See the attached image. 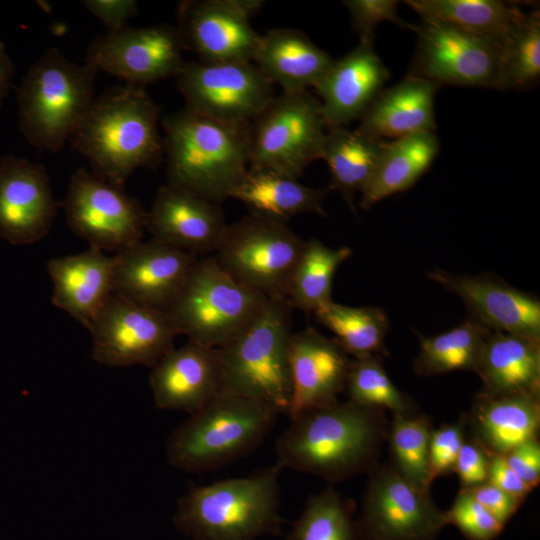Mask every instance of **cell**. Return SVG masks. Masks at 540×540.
I'll list each match as a JSON object with an SVG mask.
<instances>
[{"instance_id": "obj_33", "label": "cell", "mask_w": 540, "mask_h": 540, "mask_svg": "<svg viewBox=\"0 0 540 540\" xmlns=\"http://www.w3.org/2000/svg\"><path fill=\"white\" fill-rule=\"evenodd\" d=\"M405 3L420 15L502 42L526 14L515 4L497 0H408Z\"/></svg>"}, {"instance_id": "obj_35", "label": "cell", "mask_w": 540, "mask_h": 540, "mask_svg": "<svg viewBox=\"0 0 540 540\" xmlns=\"http://www.w3.org/2000/svg\"><path fill=\"white\" fill-rule=\"evenodd\" d=\"M351 255L348 246L334 249L316 238L306 241L290 284V307L314 313L332 302L334 274Z\"/></svg>"}, {"instance_id": "obj_21", "label": "cell", "mask_w": 540, "mask_h": 540, "mask_svg": "<svg viewBox=\"0 0 540 540\" xmlns=\"http://www.w3.org/2000/svg\"><path fill=\"white\" fill-rule=\"evenodd\" d=\"M427 276L460 297L469 316L491 331L540 339V301L535 296L490 275L434 269Z\"/></svg>"}, {"instance_id": "obj_1", "label": "cell", "mask_w": 540, "mask_h": 540, "mask_svg": "<svg viewBox=\"0 0 540 540\" xmlns=\"http://www.w3.org/2000/svg\"><path fill=\"white\" fill-rule=\"evenodd\" d=\"M385 411L347 399L299 414L276 440L277 461L330 485L369 473L387 440Z\"/></svg>"}, {"instance_id": "obj_38", "label": "cell", "mask_w": 540, "mask_h": 540, "mask_svg": "<svg viewBox=\"0 0 540 540\" xmlns=\"http://www.w3.org/2000/svg\"><path fill=\"white\" fill-rule=\"evenodd\" d=\"M540 78V13L533 10L504 39L500 60L498 90H527Z\"/></svg>"}, {"instance_id": "obj_36", "label": "cell", "mask_w": 540, "mask_h": 540, "mask_svg": "<svg viewBox=\"0 0 540 540\" xmlns=\"http://www.w3.org/2000/svg\"><path fill=\"white\" fill-rule=\"evenodd\" d=\"M317 322L335 334L352 358L387 355L385 339L390 323L379 307H351L334 301L314 312Z\"/></svg>"}, {"instance_id": "obj_40", "label": "cell", "mask_w": 540, "mask_h": 540, "mask_svg": "<svg viewBox=\"0 0 540 540\" xmlns=\"http://www.w3.org/2000/svg\"><path fill=\"white\" fill-rule=\"evenodd\" d=\"M345 391L348 400L362 406L389 410L393 415L416 414L414 402L394 385L379 355L352 358Z\"/></svg>"}, {"instance_id": "obj_14", "label": "cell", "mask_w": 540, "mask_h": 540, "mask_svg": "<svg viewBox=\"0 0 540 540\" xmlns=\"http://www.w3.org/2000/svg\"><path fill=\"white\" fill-rule=\"evenodd\" d=\"M175 78L185 108L219 120L251 123L274 98L253 62H185Z\"/></svg>"}, {"instance_id": "obj_4", "label": "cell", "mask_w": 540, "mask_h": 540, "mask_svg": "<svg viewBox=\"0 0 540 540\" xmlns=\"http://www.w3.org/2000/svg\"><path fill=\"white\" fill-rule=\"evenodd\" d=\"M276 463L245 477L188 489L177 501L178 530L194 540H256L282 533L280 475Z\"/></svg>"}, {"instance_id": "obj_43", "label": "cell", "mask_w": 540, "mask_h": 540, "mask_svg": "<svg viewBox=\"0 0 540 540\" xmlns=\"http://www.w3.org/2000/svg\"><path fill=\"white\" fill-rule=\"evenodd\" d=\"M398 1L394 0H346L343 5L348 9L354 29L359 34V42L374 44L375 29L379 23L390 21L400 28L410 29L397 14Z\"/></svg>"}, {"instance_id": "obj_46", "label": "cell", "mask_w": 540, "mask_h": 540, "mask_svg": "<svg viewBox=\"0 0 540 540\" xmlns=\"http://www.w3.org/2000/svg\"><path fill=\"white\" fill-rule=\"evenodd\" d=\"M508 465L531 489L540 481V444L538 438L526 441L504 456Z\"/></svg>"}, {"instance_id": "obj_49", "label": "cell", "mask_w": 540, "mask_h": 540, "mask_svg": "<svg viewBox=\"0 0 540 540\" xmlns=\"http://www.w3.org/2000/svg\"><path fill=\"white\" fill-rule=\"evenodd\" d=\"M13 74V63L7 53L5 44L0 39V108L9 92Z\"/></svg>"}, {"instance_id": "obj_6", "label": "cell", "mask_w": 540, "mask_h": 540, "mask_svg": "<svg viewBox=\"0 0 540 540\" xmlns=\"http://www.w3.org/2000/svg\"><path fill=\"white\" fill-rule=\"evenodd\" d=\"M96 74L56 48L33 63L17 92L19 129L30 145L58 152L71 140L94 100Z\"/></svg>"}, {"instance_id": "obj_20", "label": "cell", "mask_w": 540, "mask_h": 540, "mask_svg": "<svg viewBox=\"0 0 540 540\" xmlns=\"http://www.w3.org/2000/svg\"><path fill=\"white\" fill-rule=\"evenodd\" d=\"M292 398L288 417L339 401L352 358L336 338L313 327L292 333L288 344Z\"/></svg>"}, {"instance_id": "obj_10", "label": "cell", "mask_w": 540, "mask_h": 540, "mask_svg": "<svg viewBox=\"0 0 540 540\" xmlns=\"http://www.w3.org/2000/svg\"><path fill=\"white\" fill-rule=\"evenodd\" d=\"M326 131L318 98L308 90L282 91L250 123L249 167L297 179L321 159Z\"/></svg>"}, {"instance_id": "obj_42", "label": "cell", "mask_w": 540, "mask_h": 540, "mask_svg": "<svg viewBox=\"0 0 540 540\" xmlns=\"http://www.w3.org/2000/svg\"><path fill=\"white\" fill-rule=\"evenodd\" d=\"M467 415L457 422L433 429L429 443V473L431 483L440 476L454 472L456 460L464 443Z\"/></svg>"}, {"instance_id": "obj_30", "label": "cell", "mask_w": 540, "mask_h": 540, "mask_svg": "<svg viewBox=\"0 0 540 540\" xmlns=\"http://www.w3.org/2000/svg\"><path fill=\"white\" fill-rule=\"evenodd\" d=\"M439 148L434 132L386 141L376 167L361 191L360 207L367 210L379 201L413 187L430 168Z\"/></svg>"}, {"instance_id": "obj_13", "label": "cell", "mask_w": 540, "mask_h": 540, "mask_svg": "<svg viewBox=\"0 0 540 540\" xmlns=\"http://www.w3.org/2000/svg\"><path fill=\"white\" fill-rule=\"evenodd\" d=\"M420 16L417 25H410L418 36L410 75L440 85L497 88L502 41Z\"/></svg>"}, {"instance_id": "obj_37", "label": "cell", "mask_w": 540, "mask_h": 540, "mask_svg": "<svg viewBox=\"0 0 540 540\" xmlns=\"http://www.w3.org/2000/svg\"><path fill=\"white\" fill-rule=\"evenodd\" d=\"M354 502L330 485L308 498L285 540H359Z\"/></svg>"}, {"instance_id": "obj_19", "label": "cell", "mask_w": 540, "mask_h": 540, "mask_svg": "<svg viewBox=\"0 0 540 540\" xmlns=\"http://www.w3.org/2000/svg\"><path fill=\"white\" fill-rule=\"evenodd\" d=\"M57 213L45 167L24 158H0V236L14 244L38 242Z\"/></svg>"}, {"instance_id": "obj_18", "label": "cell", "mask_w": 540, "mask_h": 540, "mask_svg": "<svg viewBox=\"0 0 540 540\" xmlns=\"http://www.w3.org/2000/svg\"><path fill=\"white\" fill-rule=\"evenodd\" d=\"M114 259V293L166 312L198 255L151 238L114 254Z\"/></svg>"}, {"instance_id": "obj_48", "label": "cell", "mask_w": 540, "mask_h": 540, "mask_svg": "<svg viewBox=\"0 0 540 540\" xmlns=\"http://www.w3.org/2000/svg\"><path fill=\"white\" fill-rule=\"evenodd\" d=\"M487 481L523 501L532 490L513 471L502 455L489 456Z\"/></svg>"}, {"instance_id": "obj_28", "label": "cell", "mask_w": 540, "mask_h": 540, "mask_svg": "<svg viewBox=\"0 0 540 540\" xmlns=\"http://www.w3.org/2000/svg\"><path fill=\"white\" fill-rule=\"evenodd\" d=\"M475 373L487 393L540 396V339L491 331Z\"/></svg>"}, {"instance_id": "obj_27", "label": "cell", "mask_w": 540, "mask_h": 540, "mask_svg": "<svg viewBox=\"0 0 540 540\" xmlns=\"http://www.w3.org/2000/svg\"><path fill=\"white\" fill-rule=\"evenodd\" d=\"M473 440L488 454L505 456L518 445L538 438L540 396L493 395L480 391L467 415Z\"/></svg>"}, {"instance_id": "obj_47", "label": "cell", "mask_w": 540, "mask_h": 540, "mask_svg": "<svg viewBox=\"0 0 540 540\" xmlns=\"http://www.w3.org/2000/svg\"><path fill=\"white\" fill-rule=\"evenodd\" d=\"M82 4L108 32L126 27L127 20L138 13V4L134 0H85Z\"/></svg>"}, {"instance_id": "obj_24", "label": "cell", "mask_w": 540, "mask_h": 540, "mask_svg": "<svg viewBox=\"0 0 540 540\" xmlns=\"http://www.w3.org/2000/svg\"><path fill=\"white\" fill-rule=\"evenodd\" d=\"M390 72L372 43L359 44L333 64L314 86L327 128L360 119L384 89Z\"/></svg>"}, {"instance_id": "obj_15", "label": "cell", "mask_w": 540, "mask_h": 540, "mask_svg": "<svg viewBox=\"0 0 540 540\" xmlns=\"http://www.w3.org/2000/svg\"><path fill=\"white\" fill-rule=\"evenodd\" d=\"M94 361L110 367L152 368L174 348L177 333L166 312L113 293L87 328Z\"/></svg>"}, {"instance_id": "obj_9", "label": "cell", "mask_w": 540, "mask_h": 540, "mask_svg": "<svg viewBox=\"0 0 540 540\" xmlns=\"http://www.w3.org/2000/svg\"><path fill=\"white\" fill-rule=\"evenodd\" d=\"M305 242L286 222L250 213L227 226L214 257L238 283L267 299L287 301Z\"/></svg>"}, {"instance_id": "obj_5", "label": "cell", "mask_w": 540, "mask_h": 540, "mask_svg": "<svg viewBox=\"0 0 540 540\" xmlns=\"http://www.w3.org/2000/svg\"><path fill=\"white\" fill-rule=\"evenodd\" d=\"M278 415L262 403L221 390L172 431L167 460L189 473L229 465L262 444Z\"/></svg>"}, {"instance_id": "obj_17", "label": "cell", "mask_w": 540, "mask_h": 540, "mask_svg": "<svg viewBox=\"0 0 540 540\" xmlns=\"http://www.w3.org/2000/svg\"><path fill=\"white\" fill-rule=\"evenodd\" d=\"M260 0H191L178 7V31L185 49L201 61L253 62L261 35L250 18Z\"/></svg>"}, {"instance_id": "obj_11", "label": "cell", "mask_w": 540, "mask_h": 540, "mask_svg": "<svg viewBox=\"0 0 540 540\" xmlns=\"http://www.w3.org/2000/svg\"><path fill=\"white\" fill-rule=\"evenodd\" d=\"M356 521L359 540H436L447 525L429 490L405 479L392 464L369 473Z\"/></svg>"}, {"instance_id": "obj_22", "label": "cell", "mask_w": 540, "mask_h": 540, "mask_svg": "<svg viewBox=\"0 0 540 540\" xmlns=\"http://www.w3.org/2000/svg\"><path fill=\"white\" fill-rule=\"evenodd\" d=\"M227 226L219 203L166 184L147 212L145 230L155 240L198 255L215 252Z\"/></svg>"}, {"instance_id": "obj_25", "label": "cell", "mask_w": 540, "mask_h": 540, "mask_svg": "<svg viewBox=\"0 0 540 540\" xmlns=\"http://www.w3.org/2000/svg\"><path fill=\"white\" fill-rule=\"evenodd\" d=\"M114 265V255L94 247L50 259L47 271L53 284L52 304L88 328L114 293Z\"/></svg>"}, {"instance_id": "obj_16", "label": "cell", "mask_w": 540, "mask_h": 540, "mask_svg": "<svg viewBox=\"0 0 540 540\" xmlns=\"http://www.w3.org/2000/svg\"><path fill=\"white\" fill-rule=\"evenodd\" d=\"M184 50L177 27H124L96 37L88 47L85 64L126 84L143 87L175 78L185 63Z\"/></svg>"}, {"instance_id": "obj_3", "label": "cell", "mask_w": 540, "mask_h": 540, "mask_svg": "<svg viewBox=\"0 0 540 540\" xmlns=\"http://www.w3.org/2000/svg\"><path fill=\"white\" fill-rule=\"evenodd\" d=\"M169 185L221 204L249 168L250 123L208 117L187 108L162 121Z\"/></svg>"}, {"instance_id": "obj_34", "label": "cell", "mask_w": 540, "mask_h": 540, "mask_svg": "<svg viewBox=\"0 0 540 540\" xmlns=\"http://www.w3.org/2000/svg\"><path fill=\"white\" fill-rule=\"evenodd\" d=\"M491 332L469 316L457 327L431 337H420V351L414 360L418 376H434L452 371L475 372L483 344Z\"/></svg>"}, {"instance_id": "obj_29", "label": "cell", "mask_w": 540, "mask_h": 540, "mask_svg": "<svg viewBox=\"0 0 540 540\" xmlns=\"http://www.w3.org/2000/svg\"><path fill=\"white\" fill-rule=\"evenodd\" d=\"M334 59L302 31L276 28L261 35L253 63L284 92L314 87Z\"/></svg>"}, {"instance_id": "obj_7", "label": "cell", "mask_w": 540, "mask_h": 540, "mask_svg": "<svg viewBox=\"0 0 540 540\" xmlns=\"http://www.w3.org/2000/svg\"><path fill=\"white\" fill-rule=\"evenodd\" d=\"M290 305L268 299L252 323L234 340L217 348L222 390L288 415L292 381L288 360Z\"/></svg>"}, {"instance_id": "obj_26", "label": "cell", "mask_w": 540, "mask_h": 540, "mask_svg": "<svg viewBox=\"0 0 540 540\" xmlns=\"http://www.w3.org/2000/svg\"><path fill=\"white\" fill-rule=\"evenodd\" d=\"M439 87L434 81L408 74L376 96L356 129L384 140L434 132V99Z\"/></svg>"}, {"instance_id": "obj_8", "label": "cell", "mask_w": 540, "mask_h": 540, "mask_svg": "<svg viewBox=\"0 0 540 540\" xmlns=\"http://www.w3.org/2000/svg\"><path fill=\"white\" fill-rule=\"evenodd\" d=\"M267 300L233 279L214 256L198 258L166 314L177 335L220 348L252 323Z\"/></svg>"}, {"instance_id": "obj_41", "label": "cell", "mask_w": 540, "mask_h": 540, "mask_svg": "<svg viewBox=\"0 0 540 540\" xmlns=\"http://www.w3.org/2000/svg\"><path fill=\"white\" fill-rule=\"evenodd\" d=\"M447 524L455 525L468 540H495L502 525L469 493L460 490L452 506L445 511Z\"/></svg>"}, {"instance_id": "obj_12", "label": "cell", "mask_w": 540, "mask_h": 540, "mask_svg": "<svg viewBox=\"0 0 540 540\" xmlns=\"http://www.w3.org/2000/svg\"><path fill=\"white\" fill-rule=\"evenodd\" d=\"M63 207L70 229L90 247L117 254L142 240L147 212L123 187L94 172L72 174Z\"/></svg>"}, {"instance_id": "obj_39", "label": "cell", "mask_w": 540, "mask_h": 540, "mask_svg": "<svg viewBox=\"0 0 540 540\" xmlns=\"http://www.w3.org/2000/svg\"><path fill=\"white\" fill-rule=\"evenodd\" d=\"M431 420L424 414L393 415L389 423V442L392 465L410 483L429 490V443Z\"/></svg>"}, {"instance_id": "obj_32", "label": "cell", "mask_w": 540, "mask_h": 540, "mask_svg": "<svg viewBox=\"0 0 540 540\" xmlns=\"http://www.w3.org/2000/svg\"><path fill=\"white\" fill-rule=\"evenodd\" d=\"M387 140L346 127L327 128L322 148L330 171L329 190H337L355 213L354 199L369 181Z\"/></svg>"}, {"instance_id": "obj_31", "label": "cell", "mask_w": 540, "mask_h": 540, "mask_svg": "<svg viewBox=\"0 0 540 540\" xmlns=\"http://www.w3.org/2000/svg\"><path fill=\"white\" fill-rule=\"evenodd\" d=\"M328 193L329 189L308 187L281 173L249 167L231 198L242 202L250 213L286 222L303 213L326 217L323 201Z\"/></svg>"}, {"instance_id": "obj_45", "label": "cell", "mask_w": 540, "mask_h": 540, "mask_svg": "<svg viewBox=\"0 0 540 540\" xmlns=\"http://www.w3.org/2000/svg\"><path fill=\"white\" fill-rule=\"evenodd\" d=\"M463 491L469 493L504 526L523 502L488 481Z\"/></svg>"}, {"instance_id": "obj_23", "label": "cell", "mask_w": 540, "mask_h": 540, "mask_svg": "<svg viewBox=\"0 0 540 540\" xmlns=\"http://www.w3.org/2000/svg\"><path fill=\"white\" fill-rule=\"evenodd\" d=\"M151 369L149 384L158 409L192 414L222 390L218 349L192 340L173 348Z\"/></svg>"}, {"instance_id": "obj_2", "label": "cell", "mask_w": 540, "mask_h": 540, "mask_svg": "<svg viewBox=\"0 0 540 540\" xmlns=\"http://www.w3.org/2000/svg\"><path fill=\"white\" fill-rule=\"evenodd\" d=\"M159 115L160 108L143 87H112L94 98L70 141L95 174L123 187L138 169L161 162Z\"/></svg>"}, {"instance_id": "obj_44", "label": "cell", "mask_w": 540, "mask_h": 540, "mask_svg": "<svg viewBox=\"0 0 540 540\" xmlns=\"http://www.w3.org/2000/svg\"><path fill=\"white\" fill-rule=\"evenodd\" d=\"M489 456L473 439L464 441L459 451L454 472L457 473L461 489H470L487 482Z\"/></svg>"}]
</instances>
